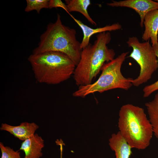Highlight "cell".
<instances>
[{
  "instance_id": "obj_1",
  "label": "cell",
  "mask_w": 158,
  "mask_h": 158,
  "mask_svg": "<svg viewBox=\"0 0 158 158\" xmlns=\"http://www.w3.org/2000/svg\"><path fill=\"white\" fill-rule=\"evenodd\" d=\"M111 40L109 32L99 33L93 44L90 43L82 49L80 60L73 73L74 79L78 86L91 84L101 71L105 63L114 59V50L107 46Z\"/></svg>"
},
{
  "instance_id": "obj_2",
  "label": "cell",
  "mask_w": 158,
  "mask_h": 158,
  "mask_svg": "<svg viewBox=\"0 0 158 158\" xmlns=\"http://www.w3.org/2000/svg\"><path fill=\"white\" fill-rule=\"evenodd\" d=\"M118 115L119 132L132 148L143 150L148 147L153 132L144 109L126 104L121 107Z\"/></svg>"
},
{
  "instance_id": "obj_3",
  "label": "cell",
  "mask_w": 158,
  "mask_h": 158,
  "mask_svg": "<svg viewBox=\"0 0 158 158\" xmlns=\"http://www.w3.org/2000/svg\"><path fill=\"white\" fill-rule=\"evenodd\" d=\"M28 60L37 81L48 85L57 84L67 80L76 67L67 55L58 51L32 54Z\"/></svg>"
},
{
  "instance_id": "obj_4",
  "label": "cell",
  "mask_w": 158,
  "mask_h": 158,
  "mask_svg": "<svg viewBox=\"0 0 158 158\" xmlns=\"http://www.w3.org/2000/svg\"><path fill=\"white\" fill-rule=\"evenodd\" d=\"M76 34L75 29L62 23L60 15L57 14L55 22L49 23L46 31L41 35L38 45L32 54L49 51L61 52L67 55L76 66L80 60L82 50Z\"/></svg>"
},
{
  "instance_id": "obj_5",
  "label": "cell",
  "mask_w": 158,
  "mask_h": 158,
  "mask_svg": "<svg viewBox=\"0 0 158 158\" xmlns=\"http://www.w3.org/2000/svg\"><path fill=\"white\" fill-rule=\"evenodd\" d=\"M128 53V52H123L105 63L101 70L100 75L96 81L79 87L78 89L73 93V96L84 97L96 92L102 93L113 89L128 90L133 85V79L125 78L121 71L122 65Z\"/></svg>"
},
{
  "instance_id": "obj_6",
  "label": "cell",
  "mask_w": 158,
  "mask_h": 158,
  "mask_svg": "<svg viewBox=\"0 0 158 158\" xmlns=\"http://www.w3.org/2000/svg\"><path fill=\"white\" fill-rule=\"evenodd\" d=\"M127 43L133 49L128 57L134 59L140 67L139 75L132 82L133 85L138 87L150 79L158 68L157 57L149 41L141 42L137 37L133 36L129 38Z\"/></svg>"
},
{
  "instance_id": "obj_7",
  "label": "cell",
  "mask_w": 158,
  "mask_h": 158,
  "mask_svg": "<svg viewBox=\"0 0 158 158\" xmlns=\"http://www.w3.org/2000/svg\"><path fill=\"white\" fill-rule=\"evenodd\" d=\"M107 4L113 7H126L134 10L140 16V25L142 28L143 26L144 18L146 14L151 11L158 9V2L151 0L112 1Z\"/></svg>"
},
{
  "instance_id": "obj_8",
  "label": "cell",
  "mask_w": 158,
  "mask_h": 158,
  "mask_svg": "<svg viewBox=\"0 0 158 158\" xmlns=\"http://www.w3.org/2000/svg\"><path fill=\"white\" fill-rule=\"evenodd\" d=\"M143 25L145 30L142 35V39L145 41L150 39L152 45L158 42V9L151 11L145 15Z\"/></svg>"
},
{
  "instance_id": "obj_9",
  "label": "cell",
  "mask_w": 158,
  "mask_h": 158,
  "mask_svg": "<svg viewBox=\"0 0 158 158\" xmlns=\"http://www.w3.org/2000/svg\"><path fill=\"white\" fill-rule=\"evenodd\" d=\"M39 128V126L34 122H25L21 123L18 126L2 123L0 129L8 132L15 137L23 141L32 137Z\"/></svg>"
},
{
  "instance_id": "obj_10",
  "label": "cell",
  "mask_w": 158,
  "mask_h": 158,
  "mask_svg": "<svg viewBox=\"0 0 158 158\" xmlns=\"http://www.w3.org/2000/svg\"><path fill=\"white\" fill-rule=\"evenodd\" d=\"M44 146L43 139L36 133L22 142L20 150L24 152V158H40L42 156V149Z\"/></svg>"
},
{
  "instance_id": "obj_11",
  "label": "cell",
  "mask_w": 158,
  "mask_h": 158,
  "mask_svg": "<svg viewBox=\"0 0 158 158\" xmlns=\"http://www.w3.org/2000/svg\"><path fill=\"white\" fill-rule=\"evenodd\" d=\"M69 14L83 31V37L80 43V47L82 49L89 44L90 39L93 35L103 32L118 30L121 29L122 28L121 25L117 23L111 25H107L102 27L92 28L84 24L81 21L76 19L71 14L69 13Z\"/></svg>"
},
{
  "instance_id": "obj_12",
  "label": "cell",
  "mask_w": 158,
  "mask_h": 158,
  "mask_svg": "<svg viewBox=\"0 0 158 158\" xmlns=\"http://www.w3.org/2000/svg\"><path fill=\"white\" fill-rule=\"evenodd\" d=\"M109 144L115 153L116 158H130L132 153V148L119 131L112 135L109 140Z\"/></svg>"
},
{
  "instance_id": "obj_13",
  "label": "cell",
  "mask_w": 158,
  "mask_h": 158,
  "mask_svg": "<svg viewBox=\"0 0 158 158\" xmlns=\"http://www.w3.org/2000/svg\"><path fill=\"white\" fill-rule=\"evenodd\" d=\"M68 13L75 11L82 14L92 25H97L96 23L89 15L87 8L91 4L90 0H66Z\"/></svg>"
},
{
  "instance_id": "obj_14",
  "label": "cell",
  "mask_w": 158,
  "mask_h": 158,
  "mask_svg": "<svg viewBox=\"0 0 158 158\" xmlns=\"http://www.w3.org/2000/svg\"><path fill=\"white\" fill-rule=\"evenodd\" d=\"M145 105L149 116V119L152 126L153 134L158 139V92L154 99L146 102Z\"/></svg>"
},
{
  "instance_id": "obj_15",
  "label": "cell",
  "mask_w": 158,
  "mask_h": 158,
  "mask_svg": "<svg viewBox=\"0 0 158 158\" xmlns=\"http://www.w3.org/2000/svg\"><path fill=\"white\" fill-rule=\"evenodd\" d=\"M49 0H27V5L25 11L29 12L35 10L39 13L41 10L44 8H49Z\"/></svg>"
},
{
  "instance_id": "obj_16",
  "label": "cell",
  "mask_w": 158,
  "mask_h": 158,
  "mask_svg": "<svg viewBox=\"0 0 158 158\" xmlns=\"http://www.w3.org/2000/svg\"><path fill=\"white\" fill-rule=\"evenodd\" d=\"M152 46L157 56L158 63V42L157 44ZM157 90H158V80L144 87L143 89V96L145 98L147 97L153 92Z\"/></svg>"
},
{
  "instance_id": "obj_17",
  "label": "cell",
  "mask_w": 158,
  "mask_h": 158,
  "mask_svg": "<svg viewBox=\"0 0 158 158\" xmlns=\"http://www.w3.org/2000/svg\"><path fill=\"white\" fill-rule=\"evenodd\" d=\"M0 148L1 153V158H21L20 152L15 151L8 146H5L0 142Z\"/></svg>"
},
{
  "instance_id": "obj_18",
  "label": "cell",
  "mask_w": 158,
  "mask_h": 158,
  "mask_svg": "<svg viewBox=\"0 0 158 158\" xmlns=\"http://www.w3.org/2000/svg\"><path fill=\"white\" fill-rule=\"evenodd\" d=\"M49 8L60 7L63 9L68 13V9L66 4L61 0H50L48 4Z\"/></svg>"
},
{
  "instance_id": "obj_19",
  "label": "cell",
  "mask_w": 158,
  "mask_h": 158,
  "mask_svg": "<svg viewBox=\"0 0 158 158\" xmlns=\"http://www.w3.org/2000/svg\"><path fill=\"white\" fill-rule=\"evenodd\" d=\"M155 1L158 2V0H156Z\"/></svg>"
},
{
  "instance_id": "obj_20",
  "label": "cell",
  "mask_w": 158,
  "mask_h": 158,
  "mask_svg": "<svg viewBox=\"0 0 158 158\" xmlns=\"http://www.w3.org/2000/svg\"></svg>"
}]
</instances>
